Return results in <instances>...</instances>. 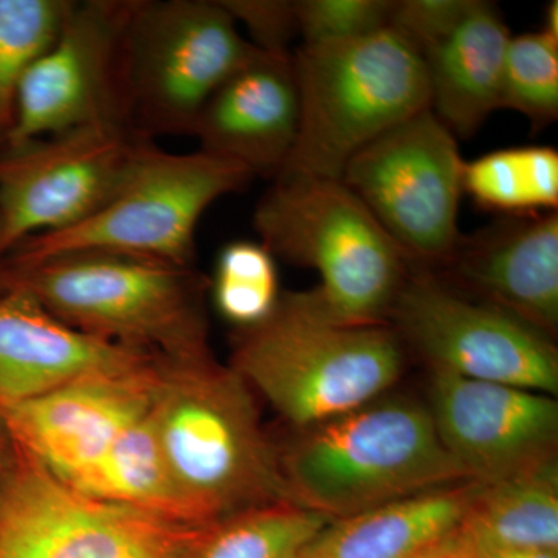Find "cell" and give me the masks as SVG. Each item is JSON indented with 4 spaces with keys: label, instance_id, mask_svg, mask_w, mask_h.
I'll return each instance as SVG.
<instances>
[{
    "label": "cell",
    "instance_id": "cell-25",
    "mask_svg": "<svg viewBox=\"0 0 558 558\" xmlns=\"http://www.w3.org/2000/svg\"><path fill=\"white\" fill-rule=\"evenodd\" d=\"M70 3L0 0V134L10 131L21 81L57 38Z\"/></svg>",
    "mask_w": 558,
    "mask_h": 558
},
{
    "label": "cell",
    "instance_id": "cell-23",
    "mask_svg": "<svg viewBox=\"0 0 558 558\" xmlns=\"http://www.w3.org/2000/svg\"><path fill=\"white\" fill-rule=\"evenodd\" d=\"M328 523L293 502H270L189 527L168 558H301Z\"/></svg>",
    "mask_w": 558,
    "mask_h": 558
},
{
    "label": "cell",
    "instance_id": "cell-6",
    "mask_svg": "<svg viewBox=\"0 0 558 558\" xmlns=\"http://www.w3.org/2000/svg\"><path fill=\"white\" fill-rule=\"evenodd\" d=\"M292 62L299 135L279 175L341 179L355 154L429 109L424 57L391 27L347 43L300 46Z\"/></svg>",
    "mask_w": 558,
    "mask_h": 558
},
{
    "label": "cell",
    "instance_id": "cell-31",
    "mask_svg": "<svg viewBox=\"0 0 558 558\" xmlns=\"http://www.w3.org/2000/svg\"><path fill=\"white\" fill-rule=\"evenodd\" d=\"M414 558H473L472 550H470L468 543L461 537V534L453 535L447 542L440 543L436 548L421 554Z\"/></svg>",
    "mask_w": 558,
    "mask_h": 558
},
{
    "label": "cell",
    "instance_id": "cell-7",
    "mask_svg": "<svg viewBox=\"0 0 558 558\" xmlns=\"http://www.w3.org/2000/svg\"><path fill=\"white\" fill-rule=\"evenodd\" d=\"M255 178L242 165L196 150L168 153L143 138L109 201L78 226L38 234L7 264H32L64 253L102 250L191 266L197 223L213 202Z\"/></svg>",
    "mask_w": 558,
    "mask_h": 558
},
{
    "label": "cell",
    "instance_id": "cell-20",
    "mask_svg": "<svg viewBox=\"0 0 558 558\" xmlns=\"http://www.w3.org/2000/svg\"><path fill=\"white\" fill-rule=\"evenodd\" d=\"M480 483L433 488L329 521L301 558H414L453 537Z\"/></svg>",
    "mask_w": 558,
    "mask_h": 558
},
{
    "label": "cell",
    "instance_id": "cell-13",
    "mask_svg": "<svg viewBox=\"0 0 558 558\" xmlns=\"http://www.w3.org/2000/svg\"><path fill=\"white\" fill-rule=\"evenodd\" d=\"M143 138L128 124L105 123L7 148L0 156L3 258L28 238L68 230L98 211Z\"/></svg>",
    "mask_w": 558,
    "mask_h": 558
},
{
    "label": "cell",
    "instance_id": "cell-1",
    "mask_svg": "<svg viewBox=\"0 0 558 558\" xmlns=\"http://www.w3.org/2000/svg\"><path fill=\"white\" fill-rule=\"evenodd\" d=\"M149 417L194 524L289 501L255 392L211 351L159 357Z\"/></svg>",
    "mask_w": 558,
    "mask_h": 558
},
{
    "label": "cell",
    "instance_id": "cell-15",
    "mask_svg": "<svg viewBox=\"0 0 558 558\" xmlns=\"http://www.w3.org/2000/svg\"><path fill=\"white\" fill-rule=\"evenodd\" d=\"M157 363L73 381L38 398L0 407L14 444L73 487L132 422L149 410Z\"/></svg>",
    "mask_w": 558,
    "mask_h": 558
},
{
    "label": "cell",
    "instance_id": "cell-9",
    "mask_svg": "<svg viewBox=\"0 0 558 558\" xmlns=\"http://www.w3.org/2000/svg\"><path fill=\"white\" fill-rule=\"evenodd\" d=\"M464 170L457 137L425 109L355 154L340 180L411 266L435 270L462 234Z\"/></svg>",
    "mask_w": 558,
    "mask_h": 558
},
{
    "label": "cell",
    "instance_id": "cell-12",
    "mask_svg": "<svg viewBox=\"0 0 558 558\" xmlns=\"http://www.w3.org/2000/svg\"><path fill=\"white\" fill-rule=\"evenodd\" d=\"M132 2L70 3L57 38L21 81L7 148L92 124L131 126L123 38Z\"/></svg>",
    "mask_w": 558,
    "mask_h": 558
},
{
    "label": "cell",
    "instance_id": "cell-27",
    "mask_svg": "<svg viewBox=\"0 0 558 558\" xmlns=\"http://www.w3.org/2000/svg\"><path fill=\"white\" fill-rule=\"evenodd\" d=\"M539 132L558 119V39L543 31L512 36L502 69L501 109Z\"/></svg>",
    "mask_w": 558,
    "mask_h": 558
},
{
    "label": "cell",
    "instance_id": "cell-11",
    "mask_svg": "<svg viewBox=\"0 0 558 558\" xmlns=\"http://www.w3.org/2000/svg\"><path fill=\"white\" fill-rule=\"evenodd\" d=\"M189 527L87 497L17 446L0 476V558H168Z\"/></svg>",
    "mask_w": 558,
    "mask_h": 558
},
{
    "label": "cell",
    "instance_id": "cell-19",
    "mask_svg": "<svg viewBox=\"0 0 558 558\" xmlns=\"http://www.w3.org/2000/svg\"><path fill=\"white\" fill-rule=\"evenodd\" d=\"M510 38L497 7L475 0L449 38L424 54L429 109L454 137H472L501 109L502 69Z\"/></svg>",
    "mask_w": 558,
    "mask_h": 558
},
{
    "label": "cell",
    "instance_id": "cell-30",
    "mask_svg": "<svg viewBox=\"0 0 558 558\" xmlns=\"http://www.w3.org/2000/svg\"><path fill=\"white\" fill-rule=\"evenodd\" d=\"M236 24L248 32L250 43L263 53L289 57L299 38L295 0H219Z\"/></svg>",
    "mask_w": 558,
    "mask_h": 558
},
{
    "label": "cell",
    "instance_id": "cell-3",
    "mask_svg": "<svg viewBox=\"0 0 558 558\" xmlns=\"http://www.w3.org/2000/svg\"><path fill=\"white\" fill-rule=\"evenodd\" d=\"M229 365L303 429L380 399L402 374L403 341L389 323H340L310 290L286 292L269 318L238 329Z\"/></svg>",
    "mask_w": 558,
    "mask_h": 558
},
{
    "label": "cell",
    "instance_id": "cell-21",
    "mask_svg": "<svg viewBox=\"0 0 558 558\" xmlns=\"http://www.w3.org/2000/svg\"><path fill=\"white\" fill-rule=\"evenodd\" d=\"M459 534L473 557L488 549L558 550L557 461L498 483H480Z\"/></svg>",
    "mask_w": 558,
    "mask_h": 558
},
{
    "label": "cell",
    "instance_id": "cell-2",
    "mask_svg": "<svg viewBox=\"0 0 558 558\" xmlns=\"http://www.w3.org/2000/svg\"><path fill=\"white\" fill-rule=\"evenodd\" d=\"M277 451L286 497L329 521L470 481L428 407L409 399H377L295 429Z\"/></svg>",
    "mask_w": 558,
    "mask_h": 558
},
{
    "label": "cell",
    "instance_id": "cell-17",
    "mask_svg": "<svg viewBox=\"0 0 558 558\" xmlns=\"http://www.w3.org/2000/svg\"><path fill=\"white\" fill-rule=\"evenodd\" d=\"M157 357L73 329L20 286L0 288V407L87 377L142 369Z\"/></svg>",
    "mask_w": 558,
    "mask_h": 558
},
{
    "label": "cell",
    "instance_id": "cell-16",
    "mask_svg": "<svg viewBox=\"0 0 558 558\" xmlns=\"http://www.w3.org/2000/svg\"><path fill=\"white\" fill-rule=\"evenodd\" d=\"M432 271L464 295L508 312L556 340L557 211L506 215L462 233L449 258Z\"/></svg>",
    "mask_w": 558,
    "mask_h": 558
},
{
    "label": "cell",
    "instance_id": "cell-32",
    "mask_svg": "<svg viewBox=\"0 0 558 558\" xmlns=\"http://www.w3.org/2000/svg\"><path fill=\"white\" fill-rule=\"evenodd\" d=\"M473 558H558V550L543 549H488Z\"/></svg>",
    "mask_w": 558,
    "mask_h": 558
},
{
    "label": "cell",
    "instance_id": "cell-14",
    "mask_svg": "<svg viewBox=\"0 0 558 558\" xmlns=\"http://www.w3.org/2000/svg\"><path fill=\"white\" fill-rule=\"evenodd\" d=\"M428 410L470 481L498 483L557 461L553 396L432 371Z\"/></svg>",
    "mask_w": 558,
    "mask_h": 558
},
{
    "label": "cell",
    "instance_id": "cell-33",
    "mask_svg": "<svg viewBox=\"0 0 558 558\" xmlns=\"http://www.w3.org/2000/svg\"><path fill=\"white\" fill-rule=\"evenodd\" d=\"M14 453H16V444L11 438L5 421H3L2 414H0V476L9 468Z\"/></svg>",
    "mask_w": 558,
    "mask_h": 558
},
{
    "label": "cell",
    "instance_id": "cell-10",
    "mask_svg": "<svg viewBox=\"0 0 558 558\" xmlns=\"http://www.w3.org/2000/svg\"><path fill=\"white\" fill-rule=\"evenodd\" d=\"M388 323L432 371L558 392L556 341L508 312L464 295L432 270L411 266Z\"/></svg>",
    "mask_w": 558,
    "mask_h": 558
},
{
    "label": "cell",
    "instance_id": "cell-35",
    "mask_svg": "<svg viewBox=\"0 0 558 558\" xmlns=\"http://www.w3.org/2000/svg\"><path fill=\"white\" fill-rule=\"evenodd\" d=\"M2 264H3V256H2V253H0V267H2Z\"/></svg>",
    "mask_w": 558,
    "mask_h": 558
},
{
    "label": "cell",
    "instance_id": "cell-18",
    "mask_svg": "<svg viewBox=\"0 0 558 558\" xmlns=\"http://www.w3.org/2000/svg\"><path fill=\"white\" fill-rule=\"evenodd\" d=\"M299 124L292 54L260 53L209 97L191 135L204 153L277 179L295 146Z\"/></svg>",
    "mask_w": 558,
    "mask_h": 558
},
{
    "label": "cell",
    "instance_id": "cell-5",
    "mask_svg": "<svg viewBox=\"0 0 558 558\" xmlns=\"http://www.w3.org/2000/svg\"><path fill=\"white\" fill-rule=\"evenodd\" d=\"M271 255L319 275L312 299L348 325H385L411 264L340 179L279 175L253 215Z\"/></svg>",
    "mask_w": 558,
    "mask_h": 558
},
{
    "label": "cell",
    "instance_id": "cell-22",
    "mask_svg": "<svg viewBox=\"0 0 558 558\" xmlns=\"http://www.w3.org/2000/svg\"><path fill=\"white\" fill-rule=\"evenodd\" d=\"M72 488L172 523L197 526L165 462L149 410L121 433L108 453Z\"/></svg>",
    "mask_w": 558,
    "mask_h": 558
},
{
    "label": "cell",
    "instance_id": "cell-8",
    "mask_svg": "<svg viewBox=\"0 0 558 558\" xmlns=\"http://www.w3.org/2000/svg\"><path fill=\"white\" fill-rule=\"evenodd\" d=\"M260 53L219 0H134L123 38L131 126L150 140L191 135L209 97Z\"/></svg>",
    "mask_w": 558,
    "mask_h": 558
},
{
    "label": "cell",
    "instance_id": "cell-4",
    "mask_svg": "<svg viewBox=\"0 0 558 558\" xmlns=\"http://www.w3.org/2000/svg\"><path fill=\"white\" fill-rule=\"evenodd\" d=\"M3 286L28 290L61 322L110 343L170 359L211 351L207 279L193 266L86 250L32 264L3 263Z\"/></svg>",
    "mask_w": 558,
    "mask_h": 558
},
{
    "label": "cell",
    "instance_id": "cell-26",
    "mask_svg": "<svg viewBox=\"0 0 558 558\" xmlns=\"http://www.w3.org/2000/svg\"><path fill=\"white\" fill-rule=\"evenodd\" d=\"M211 293L216 310L238 329L259 325L281 299L275 256L260 242H230L219 253Z\"/></svg>",
    "mask_w": 558,
    "mask_h": 558
},
{
    "label": "cell",
    "instance_id": "cell-34",
    "mask_svg": "<svg viewBox=\"0 0 558 558\" xmlns=\"http://www.w3.org/2000/svg\"><path fill=\"white\" fill-rule=\"evenodd\" d=\"M543 32L548 33L553 38L558 39V2L553 0L548 3L545 11V25L542 28Z\"/></svg>",
    "mask_w": 558,
    "mask_h": 558
},
{
    "label": "cell",
    "instance_id": "cell-29",
    "mask_svg": "<svg viewBox=\"0 0 558 558\" xmlns=\"http://www.w3.org/2000/svg\"><path fill=\"white\" fill-rule=\"evenodd\" d=\"M475 0H395L388 27L402 35L422 57L449 38Z\"/></svg>",
    "mask_w": 558,
    "mask_h": 558
},
{
    "label": "cell",
    "instance_id": "cell-24",
    "mask_svg": "<svg viewBox=\"0 0 558 558\" xmlns=\"http://www.w3.org/2000/svg\"><path fill=\"white\" fill-rule=\"evenodd\" d=\"M464 194L502 215L557 211L558 153L548 146H526L465 161Z\"/></svg>",
    "mask_w": 558,
    "mask_h": 558
},
{
    "label": "cell",
    "instance_id": "cell-28",
    "mask_svg": "<svg viewBox=\"0 0 558 558\" xmlns=\"http://www.w3.org/2000/svg\"><path fill=\"white\" fill-rule=\"evenodd\" d=\"M395 0H295L301 46L347 43L388 27Z\"/></svg>",
    "mask_w": 558,
    "mask_h": 558
}]
</instances>
